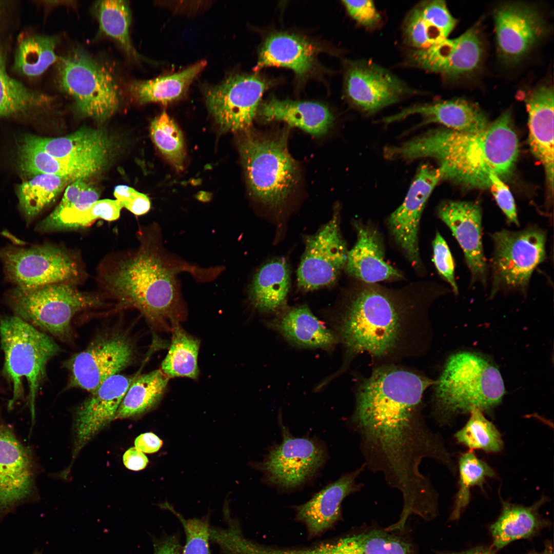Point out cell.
Masks as SVG:
<instances>
[{
    "instance_id": "50",
    "label": "cell",
    "mask_w": 554,
    "mask_h": 554,
    "mask_svg": "<svg viewBox=\"0 0 554 554\" xmlns=\"http://www.w3.org/2000/svg\"><path fill=\"white\" fill-rule=\"evenodd\" d=\"M489 188L497 204L503 212L509 223L519 225L516 204L509 188L497 175H489Z\"/></svg>"
},
{
    "instance_id": "46",
    "label": "cell",
    "mask_w": 554,
    "mask_h": 554,
    "mask_svg": "<svg viewBox=\"0 0 554 554\" xmlns=\"http://www.w3.org/2000/svg\"><path fill=\"white\" fill-rule=\"evenodd\" d=\"M466 424L456 432L455 437L468 448L497 452L503 448L501 435L494 425L483 415V411L473 409Z\"/></svg>"
},
{
    "instance_id": "49",
    "label": "cell",
    "mask_w": 554,
    "mask_h": 554,
    "mask_svg": "<svg viewBox=\"0 0 554 554\" xmlns=\"http://www.w3.org/2000/svg\"><path fill=\"white\" fill-rule=\"evenodd\" d=\"M349 15L362 26L368 29L377 27L382 17L372 1H342Z\"/></svg>"
},
{
    "instance_id": "21",
    "label": "cell",
    "mask_w": 554,
    "mask_h": 554,
    "mask_svg": "<svg viewBox=\"0 0 554 554\" xmlns=\"http://www.w3.org/2000/svg\"><path fill=\"white\" fill-rule=\"evenodd\" d=\"M136 375L116 374L110 377L78 407L74 423V456L114 420L120 405Z\"/></svg>"
},
{
    "instance_id": "38",
    "label": "cell",
    "mask_w": 554,
    "mask_h": 554,
    "mask_svg": "<svg viewBox=\"0 0 554 554\" xmlns=\"http://www.w3.org/2000/svg\"><path fill=\"white\" fill-rule=\"evenodd\" d=\"M57 37L31 34L18 42L14 55V70L24 76L34 77L42 75L58 57L55 53Z\"/></svg>"
},
{
    "instance_id": "23",
    "label": "cell",
    "mask_w": 554,
    "mask_h": 554,
    "mask_svg": "<svg viewBox=\"0 0 554 554\" xmlns=\"http://www.w3.org/2000/svg\"><path fill=\"white\" fill-rule=\"evenodd\" d=\"M365 467L364 464L355 470L344 474L309 501L296 507V520L306 525L309 538L320 535L339 519L343 500L362 488L364 485L357 484L355 480Z\"/></svg>"
},
{
    "instance_id": "57",
    "label": "cell",
    "mask_w": 554,
    "mask_h": 554,
    "mask_svg": "<svg viewBox=\"0 0 554 554\" xmlns=\"http://www.w3.org/2000/svg\"><path fill=\"white\" fill-rule=\"evenodd\" d=\"M525 554H553V550L552 546L550 544H548L545 546V549L543 551L537 552L532 550Z\"/></svg>"
},
{
    "instance_id": "13",
    "label": "cell",
    "mask_w": 554,
    "mask_h": 554,
    "mask_svg": "<svg viewBox=\"0 0 554 554\" xmlns=\"http://www.w3.org/2000/svg\"><path fill=\"white\" fill-rule=\"evenodd\" d=\"M266 86L258 75L235 74L210 88L206 93V104L221 130L238 131L248 128Z\"/></svg>"
},
{
    "instance_id": "17",
    "label": "cell",
    "mask_w": 554,
    "mask_h": 554,
    "mask_svg": "<svg viewBox=\"0 0 554 554\" xmlns=\"http://www.w3.org/2000/svg\"><path fill=\"white\" fill-rule=\"evenodd\" d=\"M442 180L438 167L425 163L418 168L403 203L390 216L391 233L407 258L415 266L419 264L418 231L426 203L438 183Z\"/></svg>"
},
{
    "instance_id": "52",
    "label": "cell",
    "mask_w": 554,
    "mask_h": 554,
    "mask_svg": "<svg viewBox=\"0 0 554 554\" xmlns=\"http://www.w3.org/2000/svg\"><path fill=\"white\" fill-rule=\"evenodd\" d=\"M88 187L82 179L77 180L70 183L66 188L61 201L53 212H58L70 207L77 200L81 193Z\"/></svg>"
},
{
    "instance_id": "2",
    "label": "cell",
    "mask_w": 554,
    "mask_h": 554,
    "mask_svg": "<svg viewBox=\"0 0 554 554\" xmlns=\"http://www.w3.org/2000/svg\"><path fill=\"white\" fill-rule=\"evenodd\" d=\"M185 268L192 266L174 265L160 251L143 248L121 262L106 282L121 304L138 309L157 328L171 330L185 316L176 278Z\"/></svg>"
},
{
    "instance_id": "28",
    "label": "cell",
    "mask_w": 554,
    "mask_h": 554,
    "mask_svg": "<svg viewBox=\"0 0 554 554\" xmlns=\"http://www.w3.org/2000/svg\"><path fill=\"white\" fill-rule=\"evenodd\" d=\"M456 22L444 1L422 2L410 10L404 20V41L414 49L428 48L447 38Z\"/></svg>"
},
{
    "instance_id": "35",
    "label": "cell",
    "mask_w": 554,
    "mask_h": 554,
    "mask_svg": "<svg viewBox=\"0 0 554 554\" xmlns=\"http://www.w3.org/2000/svg\"><path fill=\"white\" fill-rule=\"evenodd\" d=\"M206 65L201 61L180 72L152 80L135 81L130 86L132 95L140 103L167 104L182 97Z\"/></svg>"
},
{
    "instance_id": "51",
    "label": "cell",
    "mask_w": 554,
    "mask_h": 554,
    "mask_svg": "<svg viewBox=\"0 0 554 554\" xmlns=\"http://www.w3.org/2000/svg\"><path fill=\"white\" fill-rule=\"evenodd\" d=\"M114 195L123 207L135 215L145 214L151 208L149 197L129 186L124 185L116 186L114 190Z\"/></svg>"
},
{
    "instance_id": "10",
    "label": "cell",
    "mask_w": 554,
    "mask_h": 554,
    "mask_svg": "<svg viewBox=\"0 0 554 554\" xmlns=\"http://www.w3.org/2000/svg\"><path fill=\"white\" fill-rule=\"evenodd\" d=\"M492 287L490 297L501 290L525 293L535 268L546 258V232L537 226L518 231L503 229L491 234Z\"/></svg>"
},
{
    "instance_id": "7",
    "label": "cell",
    "mask_w": 554,
    "mask_h": 554,
    "mask_svg": "<svg viewBox=\"0 0 554 554\" xmlns=\"http://www.w3.org/2000/svg\"><path fill=\"white\" fill-rule=\"evenodd\" d=\"M8 300L16 316L65 342L71 339L75 315L103 305L98 296L66 282L30 288L15 287Z\"/></svg>"
},
{
    "instance_id": "9",
    "label": "cell",
    "mask_w": 554,
    "mask_h": 554,
    "mask_svg": "<svg viewBox=\"0 0 554 554\" xmlns=\"http://www.w3.org/2000/svg\"><path fill=\"white\" fill-rule=\"evenodd\" d=\"M57 82L82 115L97 120L111 116L118 108L119 92L112 75L81 49L60 58Z\"/></svg>"
},
{
    "instance_id": "27",
    "label": "cell",
    "mask_w": 554,
    "mask_h": 554,
    "mask_svg": "<svg viewBox=\"0 0 554 554\" xmlns=\"http://www.w3.org/2000/svg\"><path fill=\"white\" fill-rule=\"evenodd\" d=\"M292 346L304 349L329 351L339 339L336 333L327 328L306 306L288 309L266 323Z\"/></svg>"
},
{
    "instance_id": "4",
    "label": "cell",
    "mask_w": 554,
    "mask_h": 554,
    "mask_svg": "<svg viewBox=\"0 0 554 554\" xmlns=\"http://www.w3.org/2000/svg\"><path fill=\"white\" fill-rule=\"evenodd\" d=\"M392 292L375 286L361 288L351 299L337 324V335L349 352L381 356L399 337L403 309Z\"/></svg>"
},
{
    "instance_id": "3",
    "label": "cell",
    "mask_w": 554,
    "mask_h": 554,
    "mask_svg": "<svg viewBox=\"0 0 554 554\" xmlns=\"http://www.w3.org/2000/svg\"><path fill=\"white\" fill-rule=\"evenodd\" d=\"M435 384V416L442 424L473 409H492L505 392L498 368L484 357L470 352L451 355Z\"/></svg>"
},
{
    "instance_id": "39",
    "label": "cell",
    "mask_w": 554,
    "mask_h": 554,
    "mask_svg": "<svg viewBox=\"0 0 554 554\" xmlns=\"http://www.w3.org/2000/svg\"><path fill=\"white\" fill-rule=\"evenodd\" d=\"M122 208L116 200H97L81 210L51 212L37 225L36 230L46 232L83 228L100 219L107 221H115L119 218Z\"/></svg>"
},
{
    "instance_id": "1",
    "label": "cell",
    "mask_w": 554,
    "mask_h": 554,
    "mask_svg": "<svg viewBox=\"0 0 554 554\" xmlns=\"http://www.w3.org/2000/svg\"><path fill=\"white\" fill-rule=\"evenodd\" d=\"M519 142L509 111L483 130L461 132L436 129L398 145L386 147L389 159L436 160L442 179L467 187H489L490 173L502 180L512 173L519 154Z\"/></svg>"
},
{
    "instance_id": "5",
    "label": "cell",
    "mask_w": 554,
    "mask_h": 554,
    "mask_svg": "<svg viewBox=\"0 0 554 554\" xmlns=\"http://www.w3.org/2000/svg\"><path fill=\"white\" fill-rule=\"evenodd\" d=\"M0 338L5 359L3 373L12 386V397L8 406L12 408L22 398V381L25 378L33 421L35 399L45 377L47 364L60 348L51 337L16 315L0 321Z\"/></svg>"
},
{
    "instance_id": "36",
    "label": "cell",
    "mask_w": 554,
    "mask_h": 554,
    "mask_svg": "<svg viewBox=\"0 0 554 554\" xmlns=\"http://www.w3.org/2000/svg\"><path fill=\"white\" fill-rule=\"evenodd\" d=\"M168 379L161 370L137 374L120 405L114 420L135 417L152 409L166 392Z\"/></svg>"
},
{
    "instance_id": "11",
    "label": "cell",
    "mask_w": 554,
    "mask_h": 554,
    "mask_svg": "<svg viewBox=\"0 0 554 554\" xmlns=\"http://www.w3.org/2000/svg\"><path fill=\"white\" fill-rule=\"evenodd\" d=\"M136 354L135 346L126 333L115 331L98 335L86 349L65 362L70 374L68 387L91 393L130 365Z\"/></svg>"
},
{
    "instance_id": "47",
    "label": "cell",
    "mask_w": 554,
    "mask_h": 554,
    "mask_svg": "<svg viewBox=\"0 0 554 554\" xmlns=\"http://www.w3.org/2000/svg\"><path fill=\"white\" fill-rule=\"evenodd\" d=\"M166 506V508L170 509L179 519L185 532L186 543L181 554H211L209 543L210 528L207 519H185L168 504Z\"/></svg>"
},
{
    "instance_id": "40",
    "label": "cell",
    "mask_w": 554,
    "mask_h": 554,
    "mask_svg": "<svg viewBox=\"0 0 554 554\" xmlns=\"http://www.w3.org/2000/svg\"><path fill=\"white\" fill-rule=\"evenodd\" d=\"M71 180L60 176L42 174L20 184L17 195L20 209L30 223L56 197Z\"/></svg>"
},
{
    "instance_id": "54",
    "label": "cell",
    "mask_w": 554,
    "mask_h": 554,
    "mask_svg": "<svg viewBox=\"0 0 554 554\" xmlns=\"http://www.w3.org/2000/svg\"><path fill=\"white\" fill-rule=\"evenodd\" d=\"M123 463L128 469L138 471L145 468L148 463V458L135 447L129 448L123 457Z\"/></svg>"
},
{
    "instance_id": "56",
    "label": "cell",
    "mask_w": 554,
    "mask_h": 554,
    "mask_svg": "<svg viewBox=\"0 0 554 554\" xmlns=\"http://www.w3.org/2000/svg\"><path fill=\"white\" fill-rule=\"evenodd\" d=\"M435 554H496V551L490 547L479 546L460 552L437 551Z\"/></svg>"
},
{
    "instance_id": "25",
    "label": "cell",
    "mask_w": 554,
    "mask_h": 554,
    "mask_svg": "<svg viewBox=\"0 0 554 554\" xmlns=\"http://www.w3.org/2000/svg\"><path fill=\"white\" fill-rule=\"evenodd\" d=\"M21 144L66 161L94 163L102 167L106 163L110 150L107 137L102 132L91 129H82L58 137L29 135Z\"/></svg>"
},
{
    "instance_id": "15",
    "label": "cell",
    "mask_w": 554,
    "mask_h": 554,
    "mask_svg": "<svg viewBox=\"0 0 554 554\" xmlns=\"http://www.w3.org/2000/svg\"><path fill=\"white\" fill-rule=\"evenodd\" d=\"M345 82L349 100L368 113L391 105L412 91L396 75L367 60L352 62L347 69Z\"/></svg>"
},
{
    "instance_id": "43",
    "label": "cell",
    "mask_w": 554,
    "mask_h": 554,
    "mask_svg": "<svg viewBox=\"0 0 554 554\" xmlns=\"http://www.w3.org/2000/svg\"><path fill=\"white\" fill-rule=\"evenodd\" d=\"M94 10L101 31L117 42L128 56L140 58L130 38L131 13L127 2L99 1Z\"/></svg>"
},
{
    "instance_id": "44",
    "label": "cell",
    "mask_w": 554,
    "mask_h": 554,
    "mask_svg": "<svg viewBox=\"0 0 554 554\" xmlns=\"http://www.w3.org/2000/svg\"><path fill=\"white\" fill-rule=\"evenodd\" d=\"M459 487L450 516L451 520H457L470 500V489L476 486L482 487L485 480L495 476V472L486 462L472 452L463 454L459 462Z\"/></svg>"
},
{
    "instance_id": "41",
    "label": "cell",
    "mask_w": 554,
    "mask_h": 554,
    "mask_svg": "<svg viewBox=\"0 0 554 554\" xmlns=\"http://www.w3.org/2000/svg\"><path fill=\"white\" fill-rule=\"evenodd\" d=\"M171 343L161 365V371L168 378L187 377L196 379L199 373L197 357L200 341L180 325L172 328Z\"/></svg>"
},
{
    "instance_id": "32",
    "label": "cell",
    "mask_w": 554,
    "mask_h": 554,
    "mask_svg": "<svg viewBox=\"0 0 554 554\" xmlns=\"http://www.w3.org/2000/svg\"><path fill=\"white\" fill-rule=\"evenodd\" d=\"M315 52V47L303 38L287 33L274 34L261 48L254 70L282 67L303 74L311 68Z\"/></svg>"
},
{
    "instance_id": "45",
    "label": "cell",
    "mask_w": 554,
    "mask_h": 554,
    "mask_svg": "<svg viewBox=\"0 0 554 554\" xmlns=\"http://www.w3.org/2000/svg\"><path fill=\"white\" fill-rule=\"evenodd\" d=\"M150 130L153 143L163 156L177 171L183 170L186 158L184 140L174 120L163 111L153 120Z\"/></svg>"
},
{
    "instance_id": "37",
    "label": "cell",
    "mask_w": 554,
    "mask_h": 554,
    "mask_svg": "<svg viewBox=\"0 0 554 554\" xmlns=\"http://www.w3.org/2000/svg\"><path fill=\"white\" fill-rule=\"evenodd\" d=\"M50 100L9 75L6 57L0 49V117L29 114L46 106Z\"/></svg>"
},
{
    "instance_id": "33",
    "label": "cell",
    "mask_w": 554,
    "mask_h": 554,
    "mask_svg": "<svg viewBox=\"0 0 554 554\" xmlns=\"http://www.w3.org/2000/svg\"><path fill=\"white\" fill-rule=\"evenodd\" d=\"M290 285V273L283 260H274L262 266L248 290L251 304L259 311L273 313L284 306Z\"/></svg>"
},
{
    "instance_id": "59",
    "label": "cell",
    "mask_w": 554,
    "mask_h": 554,
    "mask_svg": "<svg viewBox=\"0 0 554 554\" xmlns=\"http://www.w3.org/2000/svg\"><path fill=\"white\" fill-rule=\"evenodd\" d=\"M32 554H42V552L39 550H36L32 553Z\"/></svg>"
},
{
    "instance_id": "8",
    "label": "cell",
    "mask_w": 554,
    "mask_h": 554,
    "mask_svg": "<svg viewBox=\"0 0 554 554\" xmlns=\"http://www.w3.org/2000/svg\"><path fill=\"white\" fill-rule=\"evenodd\" d=\"M431 384L409 371L391 367L378 368L358 390L352 421L364 422L420 410L423 393Z\"/></svg>"
},
{
    "instance_id": "55",
    "label": "cell",
    "mask_w": 554,
    "mask_h": 554,
    "mask_svg": "<svg viewBox=\"0 0 554 554\" xmlns=\"http://www.w3.org/2000/svg\"><path fill=\"white\" fill-rule=\"evenodd\" d=\"M154 548L153 554H181L183 548L178 539L174 536L156 541Z\"/></svg>"
},
{
    "instance_id": "58",
    "label": "cell",
    "mask_w": 554,
    "mask_h": 554,
    "mask_svg": "<svg viewBox=\"0 0 554 554\" xmlns=\"http://www.w3.org/2000/svg\"><path fill=\"white\" fill-rule=\"evenodd\" d=\"M4 6V4L2 2H0V18H1V15H2L3 7Z\"/></svg>"
},
{
    "instance_id": "20",
    "label": "cell",
    "mask_w": 554,
    "mask_h": 554,
    "mask_svg": "<svg viewBox=\"0 0 554 554\" xmlns=\"http://www.w3.org/2000/svg\"><path fill=\"white\" fill-rule=\"evenodd\" d=\"M438 213L463 251L471 284L478 282L485 286L488 269L482 241L480 205L471 202L446 201L440 205Z\"/></svg>"
},
{
    "instance_id": "42",
    "label": "cell",
    "mask_w": 554,
    "mask_h": 554,
    "mask_svg": "<svg viewBox=\"0 0 554 554\" xmlns=\"http://www.w3.org/2000/svg\"><path fill=\"white\" fill-rule=\"evenodd\" d=\"M333 554H416L413 546L385 530H372L341 540Z\"/></svg>"
},
{
    "instance_id": "26",
    "label": "cell",
    "mask_w": 554,
    "mask_h": 554,
    "mask_svg": "<svg viewBox=\"0 0 554 554\" xmlns=\"http://www.w3.org/2000/svg\"><path fill=\"white\" fill-rule=\"evenodd\" d=\"M412 115L421 116L424 124L438 123L447 129L461 132H478L489 124L478 106L461 99L414 105L383 120L385 123H390Z\"/></svg>"
},
{
    "instance_id": "24",
    "label": "cell",
    "mask_w": 554,
    "mask_h": 554,
    "mask_svg": "<svg viewBox=\"0 0 554 554\" xmlns=\"http://www.w3.org/2000/svg\"><path fill=\"white\" fill-rule=\"evenodd\" d=\"M528 113L529 144L534 156L543 165L551 192L553 188V106L552 86L542 85L526 98Z\"/></svg>"
},
{
    "instance_id": "34",
    "label": "cell",
    "mask_w": 554,
    "mask_h": 554,
    "mask_svg": "<svg viewBox=\"0 0 554 554\" xmlns=\"http://www.w3.org/2000/svg\"><path fill=\"white\" fill-rule=\"evenodd\" d=\"M18 165L21 172L29 179L48 174L65 177L73 182L90 176L103 168L94 163L66 161L22 144L18 147Z\"/></svg>"
},
{
    "instance_id": "12",
    "label": "cell",
    "mask_w": 554,
    "mask_h": 554,
    "mask_svg": "<svg viewBox=\"0 0 554 554\" xmlns=\"http://www.w3.org/2000/svg\"><path fill=\"white\" fill-rule=\"evenodd\" d=\"M0 260L8 279L22 288L67 283L78 275L73 258L51 245L0 248Z\"/></svg>"
},
{
    "instance_id": "29",
    "label": "cell",
    "mask_w": 554,
    "mask_h": 554,
    "mask_svg": "<svg viewBox=\"0 0 554 554\" xmlns=\"http://www.w3.org/2000/svg\"><path fill=\"white\" fill-rule=\"evenodd\" d=\"M356 227L357 240L348 252L347 272L368 283L401 278V274L385 261L382 238L378 231L362 224Z\"/></svg>"
},
{
    "instance_id": "19",
    "label": "cell",
    "mask_w": 554,
    "mask_h": 554,
    "mask_svg": "<svg viewBox=\"0 0 554 554\" xmlns=\"http://www.w3.org/2000/svg\"><path fill=\"white\" fill-rule=\"evenodd\" d=\"M497 47L501 57L513 64L524 57L546 32L544 21L535 9L506 4L494 14Z\"/></svg>"
},
{
    "instance_id": "53",
    "label": "cell",
    "mask_w": 554,
    "mask_h": 554,
    "mask_svg": "<svg viewBox=\"0 0 554 554\" xmlns=\"http://www.w3.org/2000/svg\"><path fill=\"white\" fill-rule=\"evenodd\" d=\"M135 447L143 453L157 452L163 445V441L155 434L146 432L139 435L134 441Z\"/></svg>"
},
{
    "instance_id": "18",
    "label": "cell",
    "mask_w": 554,
    "mask_h": 554,
    "mask_svg": "<svg viewBox=\"0 0 554 554\" xmlns=\"http://www.w3.org/2000/svg\"><path fill=\"white\" fill-rule=\"evenodd\" d=\"M482 53L476 30L470 29L458 37L446 38L425 49H413L407 60L414 67L453 78L474 71Z\"/></svg>"
},
{
    "instance_id": "31",
    "label": "cell",
    "mask_w": 554,
    "mask_h": 554,
    "mask_svg": "<svg viewBox=\"0 0 554 554\" xmlns=\"http://www.w3.org/2000/svg\"><path fill=\"white\" fill-rule=\"evenodd\" d=\"M260 114L266 121H280L314 135L326 133L333 117L320 103L279 100L272 97L262 105Z\"/></svg>"
},
{
    "instance_id": "30",
    "label": "cell",
    "mask_w": 554,
    "mask_h": 554,
    "mask_svg": "<svg viewBox=\"0 0 554 554\" xmlns=\"http://www.w3.org/2000/svg\"><path fill=\"white\" fill-rule=\"evenodd\" d=\"M545 500L541 499L530 506L502 501V510L490 531L493 545L499 549L519 539L533 538L550 525L539 512Z\"/></svg>"
},
{
    "instance_id": "22",
    "label": "cell",
    "mask_w": 554,
    "mask_h": 554,
    "mask_svg": "<svg viewBox=\"0 0 554 554\" xmlns=\"http://www.w3.org/2000/svg\"><path fill=\"white\" fill-rule=\"evenodd\" d=\"M32 482L28 451L11 429L0 423V522L28 498Z\"/></svg>"
},
{
    "instance_id": "48",
    "label": "cell",
    "mask_w": 554,
    "mask_h": 554,
    "mask_svg": "<svg viewBox=\"0 0 554 554\" xmlns=\"http://www.w3.org/2000/svg\"><path fill=\"white\" fill-rule=\"evenodd\" d=\"M432 247L433 259L438 272L449 284L454 293L458 294L453 260L446 242L439 232L436 234Z\"/></svg>"
},
{
    "instance_id": "6",
    "label": "cell",
    "mask_w": 554,
    "mask_h": 554,
    "mask_svg": "<svg viewBox=\"0 0 554 554\" xmlns=\"http://www.w3.org/2000/svg\"><path fill=\"white\" fill-rule=\"evenodd\" d=\"M286 133L274 138L246 134L239 149L251 195L276 207L288 199L299 181V172L289 154Z\"/></svg>"
},
{
    "instance_id": "16",
    "label": "cell",
    "mask_w": 554,
    "mask_h": 554,
    "mask_svg": "<svg viewBox=\"0 0 554 554\" xmlns=\"http://www.w3.org/2000/svg\"><path fill=\"white\" fill-rule=\"evenodd\" d=\"M325 458L323 448L314 441L294 438L284 430L282 442L269 452L260 468L271 483L292 488L311 477Z\"/></svg>"
},
{
    "instance_id": "14",
    "label": "cell",
    "mask_w": 554,
    "mask_h": 554,
    "mask_svg": "<svg viewBox=\"0 0 554 554\" xmlns=\"http://www.w3.org/2000/svg\"><path fill=\"white\" fill-rule=\"evenodd\" d=\"M339 222L337 207L332 219L306 239L297 271L300 288L310 291L330 285L345 267L348 251Z\"/></svg>"
}]
</instances>
